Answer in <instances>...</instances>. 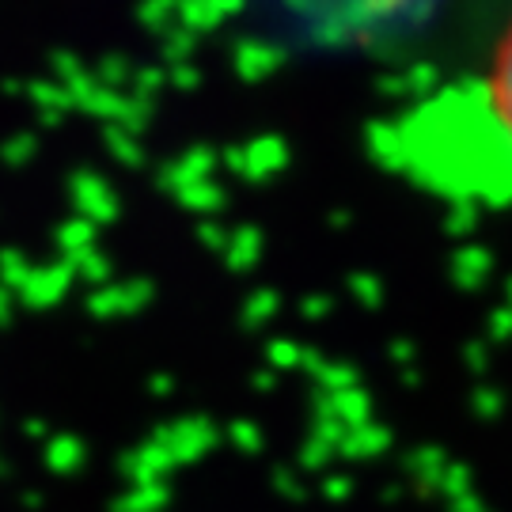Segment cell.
I'll use <instances>...</instances> for the list:
<instances>
[{
	"instance_id": "6da1fadb",
	"label": "cell",
	"mask_w": 512,
	"mask_h": 512,
	"mask_svg": "<svg viewBox=\"0 0 512 512\" xmlns=\"http://www.w3.org/2000/svg\"><path fill=\"white\" fill-rule=\"evenodd\" d=\"M509 103H512V61H509Z\"/></svg>"
}]
</instances>
